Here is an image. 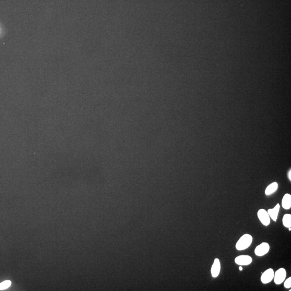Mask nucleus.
<instances>
[{
	"mask_svg": "<svg viewBox=\"0 0 291 291\" xmlns=\"http://www.w3.org/2000/svg\"><path fill=\"white\" fill-rule=\"evenodd\" d=\"M252 240L253 238L250 234H244L238 240L236 244V248L238 251L246 250L251 245Z\"/></svg>",
	"mask_w": 291,
	"mask_h": 291,
	"instance_id": "f257e3e1",
	"label": "nucleus"
},
{
	"mask_svg": "<svg viewBox=\"0 0 291 291\" xmlns=\"http://www.w3.org/2000/svg\"><path fill=\"white\" fill-rule=\"evenodd\" d=\"M286 272L285 269L280 268L275 272L274 275V281L276 285H280L285 280Z\"/></svg>",
	"mask_w": 291,
	"mask_h": 291,
	"instance_id": "f03ea898",
	"label": "nucleus"
},
{
	"mask_svg": "<svg viewBox=\"0 0 291 291\" xmlns=\"http://www.w3.org/2000/svg\"><path fill=\"white\" fill-rule=\"evenodd\" d=\"M259 220L265 226H268L270 224V217L266 210L264 209L259 210L257 212Z\"/></svg>",
	"mask_w": 291,
	"mask_h": 291,
	"instance_id": "7ed1b4c3",
	"label": "nucleus"
},
{
	"mask_svg": "<svg viewBox=\"0 0 291 291\" xmlns=\"http://www.w3.org/2000/svg\"><path fill=\"white\" fill-rule=\"evenodd\" d=\"M269 245L267 243L263 242L260 245H258L255 250V253L256 256L261 257L269 252Z\"/></svg>",
	"mask_w": 291,
	"mask_h": 291,
	"instance_id": "20e7f679",
	"label": "nucleus"
},
{
	"mask_svg": "<svg viewBox=\"0 0 291 291\" xmlns=\"http://www.w3.org/2000/svg\"><path fill=\"white\" fill-rule=\"evenodd\" d=\"M261 273L262 275L260 279L262 283H263L264 284H266L270 283L273 279L275 272L272 269H266L265 272Z\"/></svg>",
	"mask_w": 291,
	"mask_h": 291,
	"instance_id": "39448f33",
	"label": "nucleus"
},
{
	"mask_svg": "<svg viewBox=\"0 0 291 291\" xmlns=\"http://www.w3.org/2000/svg\"><path fill=\"white\" fill-rule=\"evenodd\" d=\"M235 263L240 266L249 265L252 263V259L248 255H240L234 259Z\"/></svg>",
	"mask_w": 291,
	"mask_h": 291,
	"instance_id": "423d86ee",
	"label": "nucleus"
},
{
	"mask_svg": "<svg viewBox=\"0 0 291 291\" xmlns=\"http://www.w3.org/2000/svg\"><path fill=\"white\" fill-rule=\"evenodd\" d=\"M220 261L218 258L215 259L211 269V273L212 277L216 278L220 275Z\"/></svg>",
	"mask_w": 291,
	"mask_h": 291,
	"instance_id": "0eeeda50",
	"label": "nucleus"
},
{
	"mask_svg": "<svg viewBox=\"0 0 291 291\" xmlns=\"http://www.w3.org/2000/svg\"><path fill=\"white\" fill-rule=\"evenodd\" d=\"M280 205L277 204L273 209H269L267 210V212L269 217L272 218V220L276 222L277 220L278 216L280 210Z\"/></svg>",
	"mask_w": 291,
	"mask_h": 291,
	"instance_id": "6e6552de",
	"label": "nucleus"
},
{
	"mask_svg": "<svg viewBox=\"0 0 291 291\" xmlns=\"http://www.w3.org/2000/svg\"><path fill=\"white\" fill-rule=\"evenodd\" d=\"M282 207L286 210L290 209L291 207V195L289 194H286L283 197L281 202Z\"/></svg>",
	"mask_w": 291,
	"mask_h": 291,
	"instance_id": "1a4fd4ad",
	"label": "nucleus"
},
{
	"mask_svg": "<svg viewBox=\"0 0 291 291\" xmlns=\"http://www.w3.org/2000/svg\"><path fill=\"white\" fill-rule=\"evenodd\" d=\"M278 183L277 182H273L270 184L265 190V194L266 195H270L273 193H274L275 191L277 190Z\"/></svg>",
	"mask_w": 291,
	"mask_h": 291,
	"instance_id": "9d476101",
	"label": "nucleus"
},
{
	"mask_svg": "<svg viewBox=\"0 0 291 291\" xmlns=\"http://www.w3.org/2000/svg\"><path fill=\"white\" fill-rule=\"evenodd\" d=\"M283 223L284 226L286 228H291V214H285L283 218Z\"/></svg>",
	"mask_w": 291,
	"mask_h": 291,
	"instance_id": "9b49d317",
	"label": "nucleus"
},
{
	"mask_svg": "<svg viewBox=\"0 0 291 291\" xmlns=\"http://www.w3.org/2000/svg\"><path fill=\"white\" fill-rule=\"evenodd\" d=\"M11 282L10 280H6L0 283V290H3L8 288L11 285Z\"/></svg>",
	"mask_w": 291,
	"mask_h": 291,
	"instance_id": "f8f14e48",
	"label": "nucleus"
},
{
	"mask_svg": "<svg viewBox=\"0 0 291 291\" xmlns=\"http://www.w3.org/2000/svg\"><path fill=\"white\" fill-rule=\"evenodd\" d=\"M284 287L286 288H290L291 287V277L288 278L285 281Z\"/></svg>",
	"mask_w": 291,
	"mask_h": 291,
	"instance_id": "ddd939ff",
	"label": "nucleus"
},
{
	"mask_svg": "<svg viewBox=\"0 0 291 291\" xmlns=\"http://www.w3.org/2000/svg\"><path fill=\"white\" fill-rule=\"evenodd\" d=\"M288 178L290 179V180H291V171L290 170L289 173H288Z\"/></svg>",
	"mask_w": 291,
	"mask_h": 291,
	"instance_id": "4468645a",
	"label": "nucleus"
},
{
	"mask_svg": "<svg viewBox=\"0 0 291 291\" xmlns=\"http://www.w3.org/2000/svg\"><path fill=\"white\" fill-rule=\"evenodd\" d=\"M239 269H240V271H242L243 270L242 267L241 266H240L239 267Z\"/></svg>",
	"mask_w": 291,
	"mask_h": 291,
	"instance_id": "2eb2a0df",
	"label": "nucleus"
},
{
	"mask_svg": "<svg viewBox=\"0 0 291 291\" xmlns=\"http://www.w3.org/2000/svg\"><path fill=\"white\" fill-rule=\"evenodd\" d=\"M288 230H289V231H291V228H288Z\"/></svg>",
	"mask_w": 291,
	"mask_h": 291,
	"instance_id": "dca6fc26",
	"label": "nucleus"
}]
</instances>
